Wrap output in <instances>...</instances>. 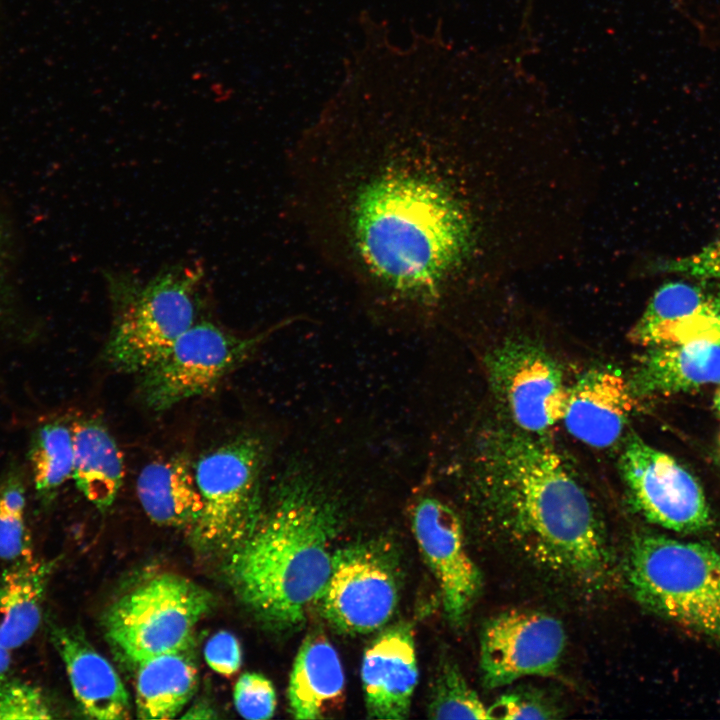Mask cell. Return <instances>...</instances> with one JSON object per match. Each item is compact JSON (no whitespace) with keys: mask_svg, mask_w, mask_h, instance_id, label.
Returning <instances> with one entry per match:
<instances>
[{"mask_svg":"<svg viewBox=\"0 0 720 720\" xmlns=\"http://www.w3.org/2000/svg\"><path fill=\"white\" fill-rule=\"evenodd\" d=\"M453 74L422 33L368 39L296 140V215L320 258L383 321L424 327L474 249L475 226L443 156Z\"/></svg>","mask_w":720,"mask_h":720,"instance_id":"obj_1","label":"cell"},{"mask_svg":"<svg viewBox=\"0 0 720 720\" xmlns=\"http://www.w3.org/2000/svg\"><path fill=\"white\" fill-rule=\"evenodd\" d=\"M481 496L491 537L561 584L598 592L616 575L604 523L558 452L537 435L496 432L484 445Z\"/></svg>","mask_w":720,"mask_h":720,"instance_id":"obj_2","label":"cell"},{"mask_svg":"<svg viewBox=\"0 0 720 720\" xmlns=\"http://www.w3.org/2000/svg\"><path fill=\"white\" fill-rule=\"evenodd\" d=\"M284 472L273 505L231 551L226 570L257 616L291 627L304 620L325 589L336 510L316 467L296 461Z\"/></svg>","mask_w":720,"mask_h":720,"instance_id":"obj_3","label":"cell"},{"mask_svg":"<svg viewBox=\"0 0 720 720\" xmlns=\"http://www.w3.org/2000/svg\"><path fill=\"white\" fill-rule=\"evenodd\" d=\"M106 280L115 308L106 359L120 372L140 374L196 323L204 271L181 263L146 282L123 272Z\"/></svg>","mask_w":720,"mask_h":720,"instance_id":"obj_4","label":"cell"},{"mask_svg":"<svg viewBox=\"0 0 720 720\" xmlns=\"http://www.w3.org/2000/svg\"><path fill=\"white\" fill-rule=\"evenodd\" d=\"M624 568L630 591L643 607L720 639V554L713 547L641 533L631 539Z\"/></svg>","mask_w":720,"mask_h":720,"instance_id":"obj_5","label":"cell"},{"mask_svg":"<svg viewBox=\"0 0 720 720\" xmlns=\"http://www.w3.org/2000/svg\"><path fill=\"white\" fill-rule=\"evenodd\" d=\"M267 456L264 438L245 433L194 464L203 510L192 536L201 549L231 552L253 531L262 513L261 484Z\"/></svg>","mask_w":720,"mask_h":720,"instance_id":"obj_6","label":"cell"},{"mask_svg":"<svg viewBox=\"0 0 720 720\" xmlns=\"http://www.w3.org/2000/svg\"><path fill=\"white\" fill-rule=\"evenodd\" d=\"M209 591L190 579L160 573L122 595L105 616L113 645L133 663L193 645L197 624L211 610Z\"/></svg>","mask_w":720,"mask_h":720,"instance_id":"obj_7","label":"cell"},{"mask_svg":"<svg viewBox=\"0 0 720 720\" xmlns=\"http://www.w3.org/2000/svg\"><path fill=\"white\" fill-rule=\"evenodd\" d=\"M297 320L288 318L267 330L241 336L218 325L194 323L155 363L140 373V394L154 411L168 410L209 393L247 360L277 330Z\"/></svg>","mask_w":720,"mask_h":720,"instance_id":"obj_8","label":"cell"},{"mask_svg":"<svg viewBox=\"0 0 720 720\" xmlns=\"http://www.w3.org/2000/svg\"><path fill=\"white\" fill-rule=\"evenodd\" d=\"M619 469L632 503L649 522L678 533L710 526V507L701 485L669 454L632 435Z\"/></svg>","mask_w":720,"mask_h":720,"instance_id":"obj_9","label":"cell"},{"mask_svg":"<svg viewBox=\"0 0 720 720\" xmlns=\"http://www.w3.org/2000/svg\"><path fill=\"white\" fill-rule=\"evenodd\" d=\"M485 362L492 389L519 430L539 436L562 420L569 386L560 364L542 347L511 340Z\"/></svg>","mask_w":720,"mask_h":720,"instance_id":"obj_10","label":"cell"},{"mask_svg":"<svg viewBox=\"0 0 720 720\" xmlns=\"http://www.w3.org/2000/svg\"><path fill=\"white\" fill-rule=\"evenodd\" d=\"M327 621L350 634L380 629L398 602L395 570L373 546L354 545L333 554L330 576L319 599Z\"/></svg>","mask_w":720,"mask_h":720,"instance_id":"obj_11","label":"cell"},{"mask_svg":"<svg viewBox=\"0 0 720 720\" xmlns=\"http://www.w3.org/2000/svg\"><path fill=\"white\" fill-rule=\"evenodd\" d=\"M561 622L544 612L508 610L490 618L480 636V671L486 689L527 676H551L565 649Z\"/></svg>","mask_w":720,"mask_h":720,"instance_id":"obj_12","label":"cell"},{"mask_svg":"<svg viewBox=\"0 0 720 720\" xmlns=\"http://www.w3.org/2000/svg\"><path fill=\"white\" fill-rule=\"evenodd\" d=\"M411 523L439 586L444 612L452 625L460 627L482 585L480 570L466 548L461 521L442 500L424 496L412 509Z\"/></svg>","mask_w":720,"mask_h":720,"instance_id":"obj_13","label":"cell"},{"mask_svg":"<svg viewBox=\"0 0 720 720\" xmlns=\"http://www.w3.org/2000/svg\"><path fill=\"white\" fill-rule=\"evenodd\" d=\"M628 336L632 343L645 347L703 341L720 344V289L686 281L663 284Z\"/></svg>","mask_w":720,"mask_h":720,"instance_id":"obj_14","label":"cell"},{"mask_svg":"<svg viewBox=\"0 0 720 720\" xmlns=\"http://www.w3.org/2000/svg\"><path fill=\"white\" fill-rule=\"evenodd\" d=\"M637 398L628 378L609 366L583 373L569 386L562 421L576 439L594 448L619 441Z\"/></svg>","mask_w":720,"mask_h":720,"instance_id":"obj_15","label":"cell"},{"mask_svg":"<svg viewBox=\"0 0 720 720\" xmlns=\"http://www.w3.org/2000/svg\"><path fill=\"white\" fill-rule=\"evenodd\" d=\"M361 681L371 718L408 717L418 682L413 631L397 624L380 633L364 652Z\"/></svg>","mask_w":720,"mask_h":720,"instance_id":"obj_16","label":"cell"},{"mask_svg":"<svg viewBox=\"0 0 720 720\" xmlns=\"http://www.w3.org/2000/svg\"><path fill=\"white\" fill-rule=\"evenodd\" d=\"M50 640L61 658L73 695L84 714L99 720L130 716L127 690L111 663L74 627L49 625Z\"/></svg>","mask_w":720,"mask_h":720,"instance_id":"obj_17","label":"cell"},{"mask_svg":"<svg viewBox=\"0 0 720 720\" xmlns=\"http://www.w3.org/2000/svg\"><path fill=\"white\" fill-rule=\"evenodd\" d=\"M628 378L638 399L720 384V344L690 342L647 347Z\"/></svg>","mask_w":720,"mask_h":720,"instance_id":"obj_18","label":"cell"},{"mask_svg":"<svg viewBox=\"0 0 720 720\" xmlns=\"http://www.w3.org/2000/svg\"><path fill=\"white\" fill-rule=\"evenodd\" d=\"M136 492L146 515L161 526L192 529L203 510L194 464L183 453L146 464Z\"/></svg>","mask_w":720,"mask_h":720,"instance_id":"obj_19","label":"cell"},{"mask_svg":"<svg viewBox=\"0 0 720 720\" xmlns=\"http://www.w3.org/2000/svg\"><path fill=\"white\" fill-rule=\"evenodd\" d=\"M344 684L342 663L334 646L323 634L308 635L290 673V713L296 719L323 718L342 698Z\"/></svg>","mask_w":720,"mask_h":720,"instance_id":"obj_20","label":"cell"},{"mask_svg":"<svg viewBox=\"0 0 720 720\" xmlns=\"http://www.w3.org/2000/svg\"><path fill=\"white\" fill-rule=\"evenodd\" d=\"M55 561L19 560L0 577V642L10 650L27 643L42 622L43 603Z\"/></svg>","mask_w":720,"mask_h":720,"instance_id":"obj_21","label":"cell"},{"mask_svg":"<svg viewBox=\"0 0 720 720\" xmlns=\"http://www.w3.org/2000/svg\"><path fill=\"white\" fill-rule=\"evenodd\" d=\"M73 477L83 496L99 510L111 507L124 481L123 454L106 426L97 419L72 424Z\"/></svg>","mask_w":720,"mask_h":720,"instance_id":"obj_22","label":"cell"},{"mask_svg":"<svg viewBox=\"0 0 720 720\" xmlns=\"http://www.w3.org/2000/svg\"><path fill=\"white\" fill-rule=\"evenodd\" d=\"M137 665L136 709L141 719H171L195 693L198 670L192 646L145 659Z\"/></svg>","mask_w":720,"mask_h":720,"instance_id":"obj_23","label":"cell"},{"mask_svg":"<svg viewBox=\"0 0 720 720\" xmlns=\"http://www.w3.org/2000/svg\"><path fill=\"white\" fill-rule=\"evenodd\" d=\"M29 459L35 490L48 502L73 477L72 424L59 419L41 424L33 433Z\"/></svg>","mask_w":720,"mask_h":720,"instance_id":"obj_24","label":"cell"},{"mask_svg":"<svg viewBox=\"0 0 720 720\" xmlns=\"http://www.w3.org/2000/svg\"><path fill=\"white\" fill-rule=\"evenodd\" d=\"M427 715L431 719H489L488 707L469 686L458 665L450 660L438 668Z\"/></svg>","mask_w":720,"mask_h":720,"instance_id":"obj_25","label":"cell"},{"mask_svg":"<svg viewBox=\"0 0 720 720\" xmlns=\"http://www.w3.org/2000/svg\"><path fill=\"white\" fill-rule=\"evenodd\" d=\"M26 494L21 477L11 472L0 482V560L34 557L25 520Z\"/></svg>","mask_w":720,"mask_h":720,"instance_id":"obj_26","label":"cell"},{"mask_svg":"<svg viewBox=\"0 0 720 720\" xmlns=\"http://www.w3.org/2000/svg\"><path fill=\"white\" fill-rule=\"evenodd\" d=\"M489 719L548 720L561 716L559 707L549 696L535 688L520 687L502 694L488 707Z\"/></svg>","mask_w":720,"mask_h":720,"instance_id":"obj_27","label":"cell"},{"mask_svg":"<svg viewBox=\"0 0 720 720\" xmlns=\"http://www.w3.org/2000/svg\"><path fill=\"white\" fill-rule=\"evenodd\" d=\"M55 711L44 692L10 677L0 685V720L52 719Z\"/></svg>","mask_w":720,"mask_h":720,"instance_id":"obj_28","label":"cell"},{"mask_svg":"<svg viewBox=\"0 0 720 720\" xmlns=\"http://www.w3.org/2000/svg\"><path fill=\"white\" fill-rule=\"evenodd\" d=\"M234 704L246 719L263 720L274 715L276 692L272 682L259 673H244L235 684Z\"/></svg>","mask_w":720,"mask_h":720,"instance_id":"obj_29","label":"cell"},{"mask_svg":"<svg viewBox=\"0 0 720 720\" xmlns=\"http://www.w3.org/2000/svg\"><path fill=\"white\" fill-rule=\"evenodd\" d=\"M664 269L697 280H720V236L689 256L667 262Z\"/></svg>","mask_w":720,"mask_h":720,"instance_id":"obj_30","label":"cell"},{"mask_svg":"<svg viewBox=\"0 0 720 720\" xmlns=\"http://www.w3.org/2000/svg\"><path fill=\"white\" fill-rule=\"evenodd\" d=\"M204 657L212 670L223 676H231L241 666L240 644L233 634L220 631L207 641Z\"/></svg>","mask_w":720,"mask_h":720,"instance_id":"obj_31","label":"cell"},{"mask_svg":"<svg viewBox=\"0 0 720 720\" xmlns=\"http://www.w3.org/2000/svg\"><path fill=\"white\" fill-rule=\"evenodd\" d=\"M9 250L7 233L0 216V314L8 298L9 288Z\"/></svg>","mask_w":720,"mask_h":720,"instance_id":"obj_32","label":"cell"},{"mask_svg":"<svg viewBox=\"0 0 720 720\" xmlns=\"http://www.w3.org/2000/svg\"><path fill=\"white\" fill-rule=\"evenodd\" d=\"M11 650L0 642V685L9 678Z\"/></svg>","mask_w":720,"mask_h":720,"instance_id":"obj_33","label":"cell"},{"mask_svg":"<svg viewBox=\"0 0 720 720\" xmlns=\"http://www.w3.org/2000/svg\"><path fill=\"white\" fill-rule=\"evenodd\" d=\"M183 718H197V719H204V718H214L215 712L207 705L203 703L195 704L193 707H191L186 715L182 716Z\"/></svg>","mask_w":720,"mask_h":720,"instance_id":"obj_34","label":"cell"},{"mask_svg":"<svg viewBox=\"0 0 720 720\" xmlns=\"http://www.w3.org/2000/svg\"><path fill=\"white\" fill-rule=\"evenodd\" d=\"M715 404H716V407H717V409H718V411H719V413H720V390H719L718 393L716 394Z\"/></svg>","mask_w":720,"mask_h":720,"instance_id":"obj_35","label":"cell"}]
</instances>
